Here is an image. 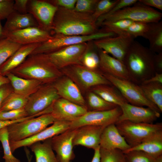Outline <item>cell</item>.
Masks as SVG:
<instances>
[{"mask_svg":"<svg viewBox=\"0 0 162 162\" xmlns=\"http://www.w3.org/2000/svg\"><path fill=\"white\" fill-rule=\"evenodd\" d=\"M98 28L92 14L58 7L51 31L55 34L84 36L96 32Z\"/></svg>","mask_w":162,"mask_h":162,"instance_id":"6da1fadb","label":"cell"},{"mask_svg":"<svg viewBox=\"0 0 162 162\" xmlns=\"http://www.w3.org/2000/svg\"><path fill=\"white\" fill-rule=\"evenodd\" d=\"M20 77L52 84L63 75L52 63L48 54H31L11 72Z\"/></svg>","mask_w":162,"mask_h":162,"instance_id":"7a4b0ae2","label":"cell"},{"mask_svg":"<svg viewBox=\"0 0 162 162\" xmlns=\"http://www.w3.org/2000/svg\"><path fill=\"white\" fill-rule=\"evenodd\" d=\"M154 53L149 48L134 40L123 62L131 81L139 85L154 75Z\"/></svg>","mask_w":162,"mask_h":162,"instance_id":"3957f363","label":"cell"},{"mask_svg":"<svg viewBox=\"0 0 162 162\" xmlns=\"http://www.w3.org/2000/svg\"><path fill=\"white\" fill-rule=\"evenodd\" d=\"M116 34L106 31L104 28L92 34L84 36H70L59 34L53 35L52 38L40 44L31 54H48L68 46L87 42L108 37H113Z\"/></svg>","mask_w":162,"mask_h":162,"instance_id":"277c9868","label":"cell"},{"mask_svg":"<svg viewBox=\"0 0 162 162\" xmlns=\"http://www.w3.org/2000/svg\"><path fill=\"white\" fill-rule=\"evenodd\" d=\"M60 70L64 75L69 77L77 85L82 92L90 90L98 85H112L100 70H92L82 65L76 64L67 66Z\"/></svg>","mask_w":162,"mask_h":162,"instance_id":"5b68a950","label":"cell"},{"mask_svg":"<svg viewBox=\"0 0 162 162\" xmlns=\"http://www.w3.org/2000/svg\"><path fill=\"white\" fill-rule=\"evenodd\" d=\"M55 122L50 113H45L7 127L9 142L21 140L41 131Z\"/></svg>","mask_w":162,"mask_h":162,"instance_id":"8992f818","label":"cell"},{"mask_svg":"<svg viewBox=\"0 0 162 162\" xmlns=\"http://www.w3.org/2000/svg\"><path fill=\"white\" fill-rule=\"evenodd\" d=\"M103 76L120 92L128 103L136 106L149 107L161 112L159 109L145 97L140 85L133 82L121 79L102 73Z\"/></svg>","mask_w":162,"mask_h":162,"instance_id":"52a82bcc","label":"cell"},{"mask_svg":"<svg viewBox=\"0 0 162 162\" xmlns=\"http://www.w3.org/2000/svg\"><path fill=\"white\" fill-rule=\"evenodd\" d=\"M115 124L121 134L131 147L139 145L154 133L162 130L161 122L134 123L125 121Z\"/></svg>","mask_w":162,"mask_h":162,"instance_id":"ba28073f","label":"cell"},{"mask_svg":"<svg viewBox=\"0 0 162 162\" xmlns=\"http://www.w3.org/2000/svg\"><path fill=\"white\" fill-rule=\"evenodd\" d=\"M162 17L161 13L138 1L133 5L118 10L103 21L112 22L128 19L134 22L150 23L158 22L160 21Z\"/></svg>","mask_w":162,"mask_h":162,"instance_id":"9c48e42d","label":"cell"},{"mask_svg":"<svg viewBox=\"0 0 162 162\" xmlns=\"http://www.w3.org/2000/svg\"><path fill=\"white\" fill-rule=\"evenodd\" d=\"M59 98L52 84H43L28 97L25 109L28 116L44 112Z\"/></svg>","mask_w":162,"mask_h":162,"instance_id":"30bf717a","label":"cell"},{"mask_svg":"<svg viewBox=\"0 0 162 162\" xmlns=\"http://www.w3.org/2000/svg\"><path fill=\"white\" fill-rule=\"evenodd\" d=\"M88 48L87 42H84L62 48L48 55L52 63L60 70L71 65H82L83 57Z\"/></svg>","mask_w":162,"mask_h":162,"instance_id":"8fae6325","label":"cell"},{"mask_svg":"<svg viewBox=\"0 0 162 162\" xmlns=\"http://www.w3.org/2000/svg\"><path fill=\"white\" fill-rule=\"evenodd\" d=\"M122 113V109L119 106L107 111H88L70 122V128L75 129L86 125L106 127L115 124Z\"/></svg>","mask_w":162,"mask_h":162,"instance_id":"7c38bea8","label":"cell"},{"mask_svg":"<svg viewBox=\"0 0 162 162\" xmlns=\"http://www.w3.org/2000/svg\"><path fill=\"white\" fill-rule=\"evenodd\" d=\"M134 39L126 35L108 37L93 41L95 46L123 62Z\"/></svg>","mask_w":162,"mask_h":162,"instance_id":"4fadbf2b","label":"cell"},{"mask_svg":"<svg viewBox=\"0 0 162 162\" xmlns=\"http://www.w3.org/2000/svg\"><path fill=\"white\" fill-rule=\"evenodd\" d=\"M58 8L49 1L44 0H29L27 4L28 12L33 16L39 27L49 31L52 30Z\"/></svg>","mask_w":162,"mask_h":162,"instance_id":"5bb4252c","label":"cell"},{"mask_svg":"<svg viewBox=\"0 0 162 162\" xmlns=\"http://www.w3.org/2000/svg\"><path fill=\"white\" fill-rule=\"evenodd\" d=\"M50 113L56 121L71 122L85 114L88 110L86 107L73 103L59 98L48 107Z\"/></svg>","mask_w":162,"mask_h":162,"instance_id":"9a60e30c","label":"cell"},{"mask_svg":"<svg viewBox=\"0 0 162 162\" xmlns=\"http://www.w3.org/2000/svg\"><path fill=\"white\" fill-rule=\"evenodd\" d=\"M76 130L69 128L51 138V146L58 162H71L74 159L73 141Z\"/></svg>","mask_w":162,"mask_h":162,"instance_id":"2e32d148","label":"cell"},{"mask_svg":"<svg viewBox=\"0 0 162 162\" xmlns=\"http://www.w3.org/2000/svg\"><path fill=\"white\" fill-rule=\"evenodd\" d=\"M120 107L122 113L116 123L125 121L134 123H153L160 115V113L149 107L134 105L128 102Z\"/></svg>","mask_w":162,"mask_h":162,"instance_id":"e0dca14e","label":"cell"},{"mask_svg":"<svg viewBox=\"0 0 162 162\" xmlns=\"http://www.w3.org/2000/svg\"><path fill=\"white\" fill-rule=\"evenodd\" d=\"M4 35L10 40L22 45L41 44L53 37L50 31L38 26L30 27L7 33Z\"/></svg>","mask_w":162,"mask_h":162,"instance_id":"ac0fdd59","label":"cell"},{"mask_svg":"<svg viewBox=\"0 0 162 162\" xmlns=\"http://www.w3.org/2000/svg\"><path fill=\"white\" fill-rule=\"evenodd\" d=\"M70 122L56 121L37 134L25 139L16 142H10L12 153L20 147H29L36 142L43 141L61 134L70 128Z\"/></svg>","mask_w":162,"mask_h":162,"instance_id":"d6986e66","label":"cell"},{"mask_svg":"<svg viewBox=\"0 0 162 162\" xmlns=\"http://www.w3.org/2000/svg\"><path fill=\"white\" fill-rule=\"evenodd\" d=\"M52 84L60 98L88 108L80 90L69 77L63 75Z\"/></svg>","mask_w":162,"mask_h":162,"instance_id":"ffe728a7","label":"cell"},{"mask_svg":"<svg viewBox=\"0 0 162 162\" xmlns=\"http://www.w3.org/2000/svg\"><path fill=\"white\" fill-rule=\"evenodd\" d=\"M105 127L86 125L77 128L73 140V146L81 145L94 150L99 147L101 135Z\"/></svg>","mask_w":162,"mask_h":162,"instance_id":"44dd1931","label":"cell"},{"mask_svg":"<svg viewBox=\"0 0 162 162\" xmlns=\"http://www.w3.org/2000/svg\"><path fill=\"white\" fill-rule=\"evenodd\" d=\"M99 69L103 73L121 79L131 81L124 63L99 49Z\"/></svg>","mask_w":162,"mask_h":162,"instance_id":"7402d4cb","label":"cell"},{"mask_svg":"<svg viewBox=\"0 0 162 162\" xmlns=\"http://www.w3.org/2000/svg\"><path fill=\"white\" fill-rule=\"evenodd\" d=\"M100 148L107 149H118L124 152L131 147L121 134L115 124L105 127L101 135Z\"/></svg>","mask_w":162,"mask_h":162,"instance_id":"603a6c76","label":"cell"},{"mask_svg":"<svg viewBox=\"0 0 162 162\" xmlns=\"http://www.w3.org/2000/svg\"><path fill=\"white\" fill-rule=\"evenodd\" d=\"M40 43L22 45L0 66V74L5 76L20 65Z\"/></svg>","mask_w":162,"mask_h":162,"instance_id":"cb8c5ba5","label":"cell"},{"mask_svg":"<svg viewBox=\"0 0 162 162\" xmlns=\"http://www.w3.org/2000/svg\"><path fill=\"white\" fill-rule=\"evenodd\" d=\"M39 25L31 14H22L14 11L8 17L3 27L4 34L30 27Z\"/></svg>","mask_w":162,"mask_h":162,"instance_id":"d4e9b609","label":"cell"},{"mask_svg":"<svg viewBox=\"0 0 162 162\" xmlns=\"http://www.w3.org/2000/svg\"><path fill=\"white\" fill-rule=\"evenodd\" d=\"M141 151L155 157L162 155V130L152 134L140 143L123 152Z\"/></svg>","mask_w":162,"mask_h":162,"instance_id":"484cf974","label":"cell"},{"mask_svg":"<svg viewBox=\"0 0 162 162\" xmlns=\"http://www.w3.org/2000/svg\"><path fill=\"white\" fill-rule=\"evenodd\" d=\"M5 76L9 80L14 92L25 96L29 97L44 84L37 80L20 77L11 73Z\"/></svg>","mask_w":162,"mask_h":162,"instance_id":"4316f807","label":"cell"},{"mask_svg":"<svg viewBox=\"0 0 162 162\" xmlns=\"http://www.w3.org/2000/svg\"><path fill=\"white\" fill-rule=\"evenodd\" d=\"M90 90L106 101L119 106L127 102L118 90L113 85H98L93 87Z\"/></svg>","mask_w":162,"mask_h":162,"instance_id":"83f0119b","label":"cell"},{"mask_svg":"<svg viewBox=\"0 0 162 162\" xmlns=\"http://www.w3.org/2000/svg\"><path fill=\"white\" fill-rule=\"evenodd\" d=\"M51 138L34 143L29 147L35 155L36 162H58L51 145Z\"/></svg>","mask_w":162,"mask_h":162,"instance_id":"f1b7e54d","label":"cell"},{"mask_svg":"<svg viewBox=\"0 0 162 162\" xmlns=\"http://www.w3.org/2000/svg\"><path fill=\"white\" fill-rule=\"evenodd\" d=\"M145 38L149 42V49L154 53L162 52V21L150 23Z\"/></svg>","mask_w":162,"mask_h":162,"instance_id":"f546056e","label":"cell"},{"mask_svg":"<svg viewBox=\"0 0 162 162\" xmlns=\"http://www.w3.org/2000/svg\"><path fill=\"white\" fill-rule=\"evenodd\" d=\"M146 98L162 112V84L150 82L139 85Z\"/></svg>","mask_w":162,"mask_h":162,"instance_id":"4dcf8cb0","label":"cell"},{"mask_svg":"<svg viewBox=\"0 0 162 162\" xmlns=\"http://www.w3.org/2000/svg\"><path fill=\"white\" fill-rule=\"evenodd\" d=\"M28 97V96L12 92L4 101L0 108V112L25 108L27 103Z\"/></svg>","mask_w":162,"mask_h":162,"instance_id":"1f68e13d","label":"cell"},{"mask_svg":"<svg viewBox=\"0 0 162 162\" xmlns=\"http://www.w3.org/2000/svg\"><path fill=\"white\" fill-rule=\"evenodd\" d=\"M88 106L90 111H105L112 110L118 106L109 102L96 94L90 91L87 96Z\"/></svg>","mask_w":162,"mask_h":162,"instance_id":"d6a6232c","label":"cell"},{"mask_svg":"<svg viewBox=\"0 0 162 162\" xmlns=\"http://www.w3.org/2000/svg\"><path fill=\"white\" fill-rule=\"evenodd\" d=\"M22 45L6 38L0 40V66Z\"/></svg>","mask_w":162,"mask_h":162,"instance_id":"836d02e7","label":"cell"},{"mask_svg":"<svg viewBox=\"0 0 162 162\" xmlns=\"http://www.w3.org/2000/svg\"><path fill=\"white\" fill-rule=\"evenodd\" d=\"M134 22L128 19H122L112 22L103 21L100 26L107 31L112 32L117 35H122L124 32Z\"/></svg>","mask_w":162,"mask_h":162,"instance_id":"e575fe53","label":"cell"},{"mask_svg":"<svg viewBox=\"0 0 162 162\" xmlns=\"http://www.w3.org/2000/svg\"><path fill=\"white\" fill-rule=\"evenodd\" d=\"M124 153L126 162H162V155L155 157L139 151Z\"/></svg>","mask_w":162,"mask_h":162,"instance_id":"d590c367","label":"cell"},{"mask_svg":"<svg viewBox=\"0 0 162 162\" xmlns=\"http://www.w3.org/2000/svg\"><path fill=\"white\" fill-rule=\"evenodd\" d=\"M0 141L4 150L3 158L4 162H21L20 160L14 156L11 151L7 127L0 130Z\"/></svg>","mask_w":162,"mask_h":162,"instance_id":"8d00e7d4","label":"cell"},{"mask_svg":"<svg viewBox=\"0 0 162 162\" xmlns=\"http://www.w3.org/2000/svg\"><path fill=\"white\" fill-rule=\"evenodd\" d=\"M100 162H126L124 153L120 149H107L100 147Z\"/></svg>","mask_w":162,"mask_h":162,"instance_id":"74e56055","label":"cell"},{"mask_svg":"<svg viewBox=\"0 0 162 162\" xmlns=\"http://www.w3.org/2000/svg\"><path fill=\"white\" fill-rule=\"evenodd\" d=\"M150 23L134 22L124 32L122 35L128 36L134 39L138 36L145 38L149 28Z\"/></svg>","mask_w":162,"mask_h":162,"instance_id":"f35d334b","label":"cell"},{"mask_svg":"<svg viewBox=\"0 0 162 162\" xmlns=\"http://www.w3.org/2000/svg\"><path fill=\"white\" fill-rule=\"evenodd\" d=\"M100 62L98 53L93 50L88 49L84 54L82 60V64L85 67L92 70H98Z\"/></svg>","mask_w":162,"mask_h":162,"instance_id":"ab89813d","label":"cell"},{"mask_svg":"<svg viewBox=\"0 0 162 162\" xmlns=\"http://www.w3.org/2000/svg\"><path fill=\"white\" fill-rule=\"evenodd\" d=\"M118 1V0H99L94 12L92 14L93 19L96 22L100 16L108 12Z\"/></svg>","mask_w":162,"mask_h":162,"instance_id":"60d3db41","label":"cell"},{"mask_svg":"<svg viewBox=\"0 0 162 162\" xmlns=\"http://www.w3.org/2000/svg\"><path fill=\"white\" fill-rule=\"evenodd\" d=\"M137 0H118L117 3L107 13L98 18L96 21L98 27L100 26L101 23L106 19L118 10L131 6L138 2Z\"/></svg>","mask_w":162,"mask_h":162,"instance_id":"b9f144b4","label":"cell"},{"mask_svg":"<svg viewBox=\"0 0 162 162\" xmlns=\"http://www.w3.org/2000/svg\"><path fill=\"white\" fill-rule=\"evenodd\" d=\"M99 0H77L74 10L76 12L92 14Z\"/></svg>","mask_w":162,"mask_h":162,"instance_id":"7bdbcfd3","label":"cell"},{"mask_svg":"<svg viewBox=\"0 0 162 162\" xmlns=\"http://www.w3.org/2000/svg\"><path fill=\"white\" fill-rule=\"evenodd\" d=\"M25 108L21 109L0 112V120L14 121L28 116Z\"/></svg>","mask_w":162,"mask_h":162,"instance_id":"ee69618b","label":"cell"},{"mask_svg":"<svg viewBox=\"0 0 162 162\" xmlns=\"http://www.w3.org/2000/svg\"><path fill=\"white\" fill-rule=\"evenodd\" d=\"M14 1L4 0L0 2V20L7 19L14 12Z\"/></svg>","mask_w":162,"mask_h":162,"instance_id":"f6af8a7d","label":"cell"},{"mask_svg":"<svg viewBox=\"0 0 162 162\" xmlns=\"http://www.w3.org/2000/svg\"><path fill=\"white\" fill-rule=\"evenodd\" d=\"M77 0H54L49 2L58 7L69 10H74Z\"/></svg>","mask_w":162,"mask_h":162,"instance_id":"bcb514c9","label":"cell"},{"mask_svg":"<svg viewBox=\"0 0 162 162\" xmlns=\"http://www.w3.org/2000/svg\"><path fill=\"white\" fill-rule=\"evenodd\" d=\"M13 92V88L10 82L0 87V108L6 98Z\"/></svg>","mask_w":162,"mask_h":162,"instance_id":"7dc6e473","label":"cell"},{"mask_svg":"<svg viewBox=\"0 0 162 162\" xmlns=\"http://www.w3.org/2000/svg\"><path fill=\"white\" fill-rule=\"evenodd\" d=\"M28 0H15L14 4V10L22 14L28 13L27 4Z\"/></svg>","mask_w":162,"mask_h":162,"instance_id":"c3c4849f","label":"cell"},{"mask_svg":"<svg viewBox=\"0 0 162 162\" xmlns=\"http://www.w3.org/2000/svg\"><path fill=\"white\" fill-rule=\"evenodd\" d=\"M154 64L155 72L162 73V52L154 53Z\"/></svg>","mask_w":162,"mask_h":162,"instance_id":"681fc988","label":"cell"},{"mask_svg":"<svg viewBox=\"0 0 162 162\" xmlns=\"http://www.w3.org/2000/svg\"><path fill=\"white\" fill-rule=\"evenodd\" d=\"M138 2L145 5L153 7L162 10V0H139Z\"/></svg>","mask_w":162,"mask_h":162,"instance_id":"f907efd6","label":"cell"},{"mask_svg":"<svg viewBox=\"0 0 162 162\" xmlns=\"http://www.w3.org/2000/svg\"><path fill=\"white\" fill-rule=\"evenodd\" d=\"M33 116H28L25 118L14 121H2L0 120V130L2 128L15 123H18L32 118Z\"/></svg>","mask_w":162,"mask_h":162,"instance_id":"816d5d0a","label":"cell"},{"mask_svg":"<svg viewBox=\"0 0 162 162\" xmlns=\"http://www.w3.org/2000/svg\"><path fill=\"white\" fill-rule=\"evenodd\" d=\"M150 82H158L162 84V73L160 74L155 72L153 76L144 81L141 84Z\"/></svg>","mask_w":162,"mask_h":162,"instance_id":"f5cc1de1","label":"cell"},{"mask_svg":"<svg viewBox=\"0 0 162 162\" xmlns=\"http://www.w3.org/2000/svg\"><path fill=\"white\" fill-rule=\"evenodd\" d=\"M94 150V155L91 162H100V146Z\"/></svg>","mask_w":162,"mask_h":162,"instance_id":"db71d44e","label":"cell"},{"mask_svg":"<svg viewBox=\"0 0 162 162\" xmlns=\"http://www.w3.org/2000/svg\"><path fill=\"white\" fill-rule=\"evenodd\" d=\"M10 83L8 78L0 74V87L2 85Z\"/></svg>","mask_w":162,"mask_h":162,"instance_id":"11a10c76","label":"cell"},{"mask_svg":"<svg viewBox=\"0 0 162 162\" xmlns=\"http://www.w3.org/2000/svg\"><path fill=\"white\" fill-rule=\"evenodd\" d=\"M6 38L4 33L3 27L2 26L0 20V40Z\"/></svg>","mask_w":162,"mask_h":162,"instance_id":"9f6ffc18","label":"cell"},{"mask_svg":"<svg viewBox=\"0 0 162 162\" xmlns=\"http://www.w3.org/2000/svg\"><path fill=\"white\" fill-rule=\"evenodd\" d=\"M26 154L28 159V162H31L32 156L30 155L29 153H26Z\"/></svg>","mask_w":162,"mask_h":162,"instance_id":"6f0895ef","label":"cell"},{"mask_svg":"<svg viewBox=\"0 0 162 162\" xmlns=\"http://www.w3.org/2000/svg\"><path fill=\"white\" fill-rule=\"evenodd\" d=\"M4 0H0V2L3 1Z\"/></svg>","mask_w":162,"mask_h":162,"instance_id":"680465c9","label":"cell"}]
</instances>
